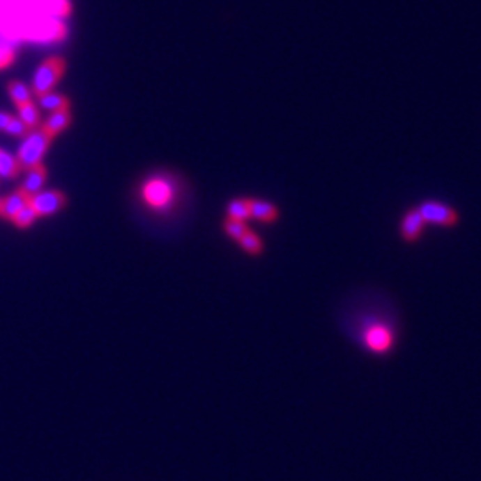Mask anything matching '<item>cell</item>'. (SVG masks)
<instances>
[{"label":"cell","mask_w":481,"mask_h":481,"mask_svg":"<svg viewBox=\"0 0 481 481\" xmlns=\"http://www.w3.org/2000/svg\"><path fill=\"white\" fill-rule=\"evenodd\" d=\"M349 337L364 355L376 360L394 357L403 339L397 309L387 298L371 296L349 319Z\"/></svg>","instance_id":"6da1fadb"},{"label":"cell","mask_w":481,"mask_h":481,"mask_svg":"<svg viewBox=\"0 0 481 481\" xmlns=\"http://www.w3.org/2000/svg\"><path fill=\"white\" fill-rule=\"evenodd\" d=\"M428 227L437 230H455L461 224V213L457 205L438 197L422 198L415 204Z\"/></svg>","instance_id":"7a4b0ae2"},{"label":"cell","mask_w":481,"mask_h":481,"mask_svg":"<svg viewBox=\"0 0 481 481\" xmlns=\"http://www.w3.org/2000/svg\"><path fill=\"white\" fill-rule=\"evenodd\" d=\"M52 137H48L43 130H32L27 136V139L24 141V144L18 150V165L22 169H32L41 165V159L47 153L48 144H50Z\"/></svg>","instance_id":"3957f363"},{"label":"cell","mask_w":481,"mask_h":481,"mask_svg":"<svg viewBox=\"0 0 481 481\" xmlns=\"http://www.w3.org/2000/svg\"><path fill=\"white\" fill-rule=\"evenodd\" d=\"M64 59L61 57H50V59L43 61L38 68L34 80H32V93L36 96H43L50 93V89L56 86L57 80L63 77L64 73Z\"/></svg>","instance_id":"277c9868"},{"label":"cell","mask_w":481,"mask_h":481,"mask_svg":"<svg viewBox=\"0 0 481 481\" xmlns=\"http://www.w3.org/2000/svg\"><path fill=\"white\" fill-rule=\"evenodd\" d=\"M426 229H428V224H426L425 220H422L417 205H412V207L406 208L405 213H403V216H401L399 224H397L401 240H403L405 245H410V246L417 245V243L422 239Z\"/></svg>","instance_id":"5b68a950"},{"label":"cell","mask_w":481,"mask_h":481,"mask_svg":"<svg viewBox=\"0 0 481 481\" xmlns=\"http://www.w3.org/2000/svg\"><path fill=\"white\" fill-rule=\"evenodd\" d=\"M144 201L153 208L166 207L173 198V188L165 178H152L143 188Z\"/></svg>","instance_id":"8992f818"},{"label":"cell","mask_w":481,"mask_h":481,"mask_svg":"<svg viewBox=\"0 0 481 481\" xmlns=\"http://www.w3.org/2000/svg\"><path fill=\"white\" fill-rule=\"evenodd\" d=\"M31 205L36 211L38 216H48V214L61 211L66 205V197L61 191L38 192L31 198Z\"/></svg>","instance_id":"52a82bcc"},{"label":"cell","mask_w":481,"mask_h":481,"mask_svg":"<svg viewBox=\"0 0 481 481\" xmlns=\"http://www.w3.org/2000/svg\"><path fill=\"white\" fill-rule=\"evenodd\" d=\"M31 201V197H27L24 191H16L13 194H9L4 201H0V214L6 217V220H15L16 214L20 213L22 208Z\"/></svg>","instance_id":"ba28073f"},{"label":"cell","mask_w":481,"mask_h":481,"mask_svg":"<svg viewBox=\"0 0 481 481\" xmlns=\"http://www.w3.org/2000/svg\"><path fill=\"white\" fill-rule=\"evenodd\" d=\"M70 123H72V114H70V111H57L52 112V116L45 121L41 130H43L48 137H52L54 139V137L59 132H63L64 128L68 127Z\"/></svg>","instance_id":"9c48e42d"},{"label":"cell","mask_w":481,"mask_h":481,"mask_svg":"<svg viewBox=\"0 0 481 481\" xmlns=\"http://www.w3.org/2000/svg\"><path fill=\"white\" fill-rule=\"evenodd\" d=\"M45 178H47V169H45L43 165L36 166V168L29 169V175L25 178L24 185H22V191L27 194V197H34L38 192L41 191L45 184Z\"/></svg>","instance_id":"30bf717a"},{"label":"cell","mask_w":481,"mask_h":481,"mask_svg":"<svg viewBox=\"0 0 481 481\" xmlns=\"http://www.w3.org/2000/svg\"><path fill=\"white\" fill-rule=\"evenodd\" d=\"M250 211H252V216L257 217V220L266 221H275L278 216V208L275 205L268 204V201H261V200H250Z\"/></svg>","instance_id":"8fae6325"},{"label":"cell","mask_w":481,"mask_h":481,"mask_svg":"<svg viewBox=\"0 0 481 481\" xmlns=\"http://www.w3.org/2000/svg\"><path fill=\"white\" fill-rule=\"evenodd\" d=\"M18 114H20V120L24 121V125L31 132L32 130H36L38 125H40V112H38L36 105L32 104V102L18 105Z\"/></svg>","instance_id":"7c38bea8"},{"label":"cell","mask_w":481,"mask_h":481,"mask_svg":"<svg viewBox=\"0 0 481 481\" xmlns=\"http://www.w3.org/2000/svg\"><path fill=\"white\" fill-rule=\"evenodd\" d=\"M20 169L22 168L18 165V160L11 153H8L6 150H0V175L4 178H16Z\"/></svg>","instance_id":"4fadbf2b"},{"label":"cell","mask_w":481,"mask_h":481,"mask_svg":"<svg viewBox=\"0 0 481 481\" xmlns=\"http://www.w3.org/2000/svg\"><path fill=\"white\" fill-rule=\"evenodd\" d=\"M41 107L47 109V111H68L70 102L68 98H64L63 95H54V93H47V95L40 96Z\"/></svg>","instance_id":"5bb4252c"},{"label":"cell","mask_w":481,"mask_h":481,"mask_svg":"<svg viewBox=\"0 0 481 481\" xmlns=\"http://www.w3.org/2000/svg\"><path fill=\"white\" fill-rule=\"evenodd\" d=\"M8 91H9V96H11L13 102H15L16 105H24L31 102V96H32L31 89H29L25 84H22V82H18V80L9 82Z\"/></svg>","instance_id":"9a60e30c"},{"label":"cell","mask_w":481,"mask_h":481,"mask_svg":"<svg viewBox=\"0 0 481 481\" xmlns=\"http://www.w3.org/2000/svg\"><path fill=\"white\" fill-rule=\"evenodd\" d=\"M250 216H252V211H250V200H245V198H239V200L230 201V205H229V217H232V220L246 221Z\"/></svg>","instance_id":"2e32d148"},{"label":"cell","mask_w":481,"mask_h":481,"mask_svg":"<svg viewBox=\"0 0 481 481\" xmlns=\"http://www.w3.org/2000/svg\"><path fill=\"white\" fill-rule=\"evenodd\" d=\"M38 217L36 211L32 208L31 201H29L27 205H25L24 208H22L20 213L16 214V217L13 221H15L16 227H20V229H27V227H31L32 223H34V220Z\"/></svg>","instance_id":"e0dca14e"},{"label":"cell","mask_w":481,"mask_h":481,"mask_svg":"<svg viewBox=\"0 0 481 481\" xmlns=\"http://www.w3.org/2000/svg\"><path fill=\"white\" fill-rule=\"evenodd\" d=\"M224 232H227V236L229 237H232V239L239 240L240 237L248 232V227H246L245 221L232 220V217H229V220L224 221Z\"/></svg>","instance_id":"ac0fdd59"},{"label":"cell","mask_w":481,"mask_h":481,"mask_svg":"<svg viewBox=\"0 0 481 481\" xmlns=\"http://www.w3.org/2000/svg\"><path fill=\"white\" fill-rule=\"evenodd\" d=\"M239 243H240V246H243V250H246V252L252 253V255L261 253V250H262V243H261V239H259V236L250 232V230L245 234V236L240 237Z\"/></svg>","instance_id":"d6986e66"},{"label":"cell","mask_w":481,"mask_h":481,"mask_svg":"<svg viewBox=\"0 0 481 481\" xmlns=\"http://www.w3.org/2000/svg\"><path fill=\"white\" fill-rule=\"evenodd\" d=\"M4 130L8 134H11V136H20V137L22 136H29V134H31V130H29V128L25 127L24 121L18 120V118H15V116L11 118V121H9L8 125H6Z\"/></svg>","instance_id":"ffe728a7"},{"label":"cell","mask_w":481,"mask_h":481,"mask_svg":"<svg viewBox=\"0 0 481 481\" xmlns=\"http://www.w3.org/2000/svg\"><path fill=\"white\" fill-rule=\"evenodd\" d=\"M13 59H15V56H13L11 50H8V48H0V68H4L8 64H11Z\"/></svg>","instance_id":"44dd1931"},{"label":"cell","mask_w":481,"mask_h":481,"mask_svg":"<svg viewBox=\"0 0 481 481\" xmlns=\"http://www.w3.org/2000/svg\"><path fill=\"white\" fill-rule=\"evenodd\" d=\"M11 114H8V112H0V130H4L6 125L11 121Z\"/></svg>","instance_id":"7402d4cb"}]
</instances>
